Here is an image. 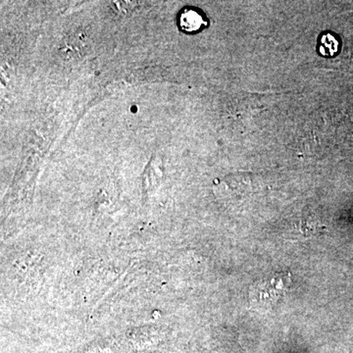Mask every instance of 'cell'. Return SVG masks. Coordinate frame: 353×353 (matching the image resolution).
I'll use <instances>...</instances> for the list:
<instances>
[{"mask_svg": "<svg viewBox=\"0 0 353 353\" xmlns=\"http://www.w3.org/2000/svg\"><path fill=\"white\" fill-rule=\"evenodd\" d=\"M339 43L338 39L334 36V34H330V32H325L320 38L319 50L320 54L323 57H334L336 54L339 51Z\"/></svg>", "mask_w": 353, "mask_h": 353, "instance_id": "4", "label": "cell"}, {"mask_svg": "<svg viewBox=\"0 0 353 353\" xmlns=\"http://www.w3.org/2000/svg\"><path fill=\"white\" fill-rule=\"evenodd\" d=\"M289 275H276L269 280L262 281L252 292V301L256 303L270 304L278 301L285 294L290 285Z\"/></svg>", "mask_w": 353, "mask_h": 353, "instance_id": "1", "label": "cell"}, {"mask_svg": "<svg viewBox=\"0 0 353 353\" xmlns=\"http://www.w3.org/2000/svg\"><path fill=\"white\" fill-rule=\"evenodd\" d=\"M208 25L201 11L196 8L183 9L179 18V26L185 32H197Z\"/></svg>", "mask_w": 353, "mask_h": 353, "instance_id": "3", "label": "cell"}, {"mask_svg": "<svg viewBox=\"0 0 353 353\" xmlns=\"http://www.w3.org/2000/svg\"><path fill=\"white\" fill-rule=\"evenodd\" d=\"M88 46V36L87 32L79 31L71 32L65 38L62 43L60 52L62 57L72 59L77 57H80L83 52H85Z\"/></svg>", "mask_w": 353, "mask_h": 353, "instance_id": "2", "label": "cell"}, {"mask_svg": "<svg viewBox=\"0 0 353 353\" xmlns=\"http://www.w3.org/2000/svg\"><path fill=\"white\" fill-rule=\"evenodd\" d=\"M139 6L137 1H115L112 2L113 10L119 14H129L134 12Z\"/></svg>", "mask_w": 353, "mask_h": 353, "instance_id": "5", "label": "cell"}]
</instances>
